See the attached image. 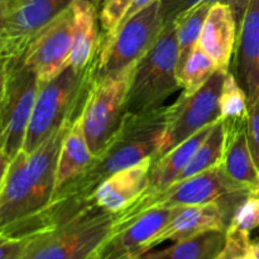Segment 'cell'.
<instances>
[{
    "instance_id": "cell-16",
    "label": "cell",
    "mask_w": 259,
    "mask_h": 259,
    "mask_svg": "<svg viewBox=\"0 0 259 259\" xmlns=\"http://www.w3.org/2000/svg\"><path fill=\"white\" fill-rule=\"evenodd\" d=\"M153 157L116 172L103 182L93 195V201L105 211L118 214L138 199L148 185Z\"/></svg>"
},
{
    "instance_id": "cell-6",
    "label": "cell",
    "mask_w": 259,
    "mask_h": 259,
    "mask_svg": "<svg viewBox=\"0 0 259 259\" xmlns=\"http://www.w3.org/2000/svg\"><path fill=\"white\" fill-rule=\"evenodd\" d=\"M179 39L175 23L164 25L156 45L137 62L126 96V113H146L163 106L181 89L177 77Z\"/></svg>"
},
{
    "instance_id": "cell-32",
    "label": "cell",
    "mask_w": 259,
    "mask_h": 259,
    "mask_svg": "<svg viewBox=\"0 0 259 259\" xmlns=\"http://www.w3.org/2000/svg\"><path fill=\"white\" fill-rule=\"evenodd\" d=\"M250 0H228V4L230 5L233 10V14H234L235 20H237L238 29H239L240 24L243 22V18H244L245 12H247V8L249 5Z\"/></svg>"
},
{
    "instance_id": "cell-36",
    "label": "cell",
    "mask_w": 259,
    "mask_h": 259,
    "mask_svg": "<svg viewBox=\"0 0 259 259\" xmlns=\"http://www.w3.org/2000/svg\"><path fill=\"white\" fill-rule=\"evenodd\" d=\"M257 195H259V190H258V191H257Z\"/></svg>"
},
{
    "instance_id": "cell-25",
    "label": "cell",
    "mask_w": 259,
    "mask_h": 259,
    "mask_svg": "<svg viewBox=\"0 0 259 259\" xmlns=\"http://www.w3.org/2000/svg\"><path fill=\"white\" fill-rule=\"evenodd\" d=\"M217 70L214 61L199 45L187 58L182 70L180 77V85L181 89H184L182 93L186 95H194L210 80Z\"/></svg>"
},
{
    "instance_id": "cell-33",
    "label": "cell",
    "mask_w": 259,
    "mask_h": 259,
    "mask_svg": "<svg viewBox=\"0 0 259 259\" xmlns=\"http://www.w3.org/2000/svg\"><path fill=\"white\" fill-rule=\"evenodd\" d=\"M153 2H156V0H134L133 4H132V7H131V9L128 10V13H126V15L124 17V19L121 20V23H123L124 20L129 19L131 17H133L136 13H138L139 10H142L143 8H146L147 5H149L151 3H153ZM121 23H120V24H121Z\"/></svg>"
},
{
    "instance_id": "cell-19",
    "label": "cell",
    "mask_w": 259,
    "mask_h": 259,
    "mask_svg": "<svg viewBox=\"0 0 259 259\" xmlns=\"http://www.w3.org/2000/svg\"><path fill=\"white\" fill-rule=\"evenodd\" d=\"M73 46L70 66L82 70L95 57L101 42L99 10L91 0H73Z\"/></svg>"
},
{
    "instance_id": "cell-11",
    "label": "cell",
    "mask_w": 259,
    "mask_h": 259,
    "mask_svg": "<svg viewBox=\"0 0 259 259\" xmlns=\"http://www.w3.org/2000/svg\"><path fill=\"white\" fill-rule=\"evenodd\" d=\"M73 0H29L13 14L0 19V57L22 60L32 40Z\"/></svg>"
},
{
    "instance_id": "cell-8",
    "label": "cell",
    "mask_w": 259,
    "mask_h": 259,
    "mask_svg": "<svg viewBox=\"0 0 259 259\" xmlns=\"http://www.w3.org/2000/svg\"><path fill=\"white\" fill-rule=\"evenodd\" d=\"M163 28L161 0H156L124 20L113 33L101 34L95 77L114 75L136 65L156 45Z\"/></svg>"
},
{
    "instance_id": "cell-30",
    "label": "cell",
    "mask_w": 259,
    "mask_h": 259,
    "mask_svg": "<svg viewBox=\"0 0 259 259\" xmlns=\"http://www.w3.org/2000/svg\"><path fill=\"white\" fill-rule=\"evenodd\" d=\"M247 137L253 159L259 169V95L248 104Z\"/></svg>"
},
{
    "instance_id": "cell-15",
    "label": "cell",
    "mask_w": 259,
    "mask_h": 259,
    "mask_svg": "<svg viewBox=\"0 0 259 259\" xmlns=\"http://www.w3.org/2000/svg\"><path fill=\"white\" fill-rule=\"evenodd\" d=\"M230 71L248 95V104L259 95V0H250L238 29Z\"/></svg>"
},
{
    "instance_id": "cell-9",
    "label": "cell",
    "mask_w": 259,
    "mask_h": 259,
    "mask_svg": "<svg viewBox=\"0 0 259 259\" xmlns=\"http://www.w3.org/2000/svg\"><path fill=\"white\" fill-rule=\"evenodd\" d=\"M134 66L94 78L81 114L83 132L94 156L105 146L126 113V96Z\"/></svg>"
},
{
    "instance_id": "cell-21",
    "label": "cell",
    "mask_w": 259,
    "mask_h": 259,
    "mask_svg": "<svg viewBox=\"0 0 259 259\" xmlns=\"http://www.w3.org/2000/svg\"><path fill=\"white\" fill-rule=\"evenodd\" d=\"M93 158L94 154L89 147L80 115L73 121L62 143L56 172V190L82 174L90 166Z\"/></svg>"
},
{
    "instance_id": "cell-24",
    "label": "cell",
    "mask_w": 259,
    "mask_h": 259,
    "mask_svg": "<svg viewBox=\"0 0 259 259\" xmlns=\"http://www.w3.org/2000/svg\"><path fill=\"white\" fill-rule=\"evenodd\" d=\"M225 147V129L222 119L217 121L212 125L209 136L205 138V141L200 144L197 151L195 152L194 157L189 162L185 171L177 181L190 179V177L199 175L201 172L211 169L214 167L222 164L223 154H224ZM176 181V182H177Z\"/></svg>"
},
{
    "instance_id": "cell-37",
    "label": "cell",
    "mask_w": 259,
    "mask_h": 259,
    "mask_svg": "<svg viewBox=\"0 0 259 259\" xmlns=\"http://www.w3.org/2000/svg\"><path fill=\"white\" fill-rule=\"evenodd\" d=\"M138 259H142V258H138Z\"/></svg>"
},
{
    "instance_id": "cell-31",
    "label": "cell",
    "mask_w": 259,
    "mask_h": 259,
    "mask_svg": "<svg viewBox=\"0 0 259 259\" xmlns=\"http://www.w3.org/2000/svg\"><path fill=\"white\" fill-rule=\"evenodd\" d=\"M201 3H228V0H161L164 25L171 24L181 13Z\"/></svg>"
},
{
    "instance_id": "cell-4",
    "label": "cell",
    "mask_w": 259,
    "mask_h": 259,
    "mask_svg": "<svg viewBox=\"0 0 259 259\" xmlns=\"http://www.w3.org/2000/svg\"><path fill=\"white\" fill-rule=\"evenodd\" d=\"M96 63L98 52L82 70L68 66L52 80L40 83L23 151H34L63 121L82 114L95 78Z\"/></svg>"
},
{
    "instance_id": "cell-17",
    "label": "cell",
    "mask_w": 259,
    "mask_h": 259,
    "mask_svg": "<svg viewBox=\"0 0 259 259\" xmlns=\"http://www.w3.org/2000/svg\"><path fill=\"white\" fill-rule=\"evenodd\" d=\"M238 39V24L228 3H214L202 27L200 46L218 70L229 71Z\"/></svg>"
},
{
    "instance_id": "cell-3",
    "label": "cell",
    "mask_w": 259,
    "mask_h": 259,
    "mask_svg": "<svg viewBox=\"0 0 259 259\" xmlns=\"http://www.w3.org/2000/svg\"><path fill=\"white\" fill-rule=\"evenodd\" d=\"M257 194L254 189L233 180L222 164L199 175L181 180L161 191L143 192L128 207L115 214L114 230L129 227L144 212L158 207H184L219 202L230 220L248 196ZM232 223V222H230Z\"/></svg>"
},
{
    "instance_id": "cell-29",
    "label": "cell",
    "mask_w": 259,
    "mask_h": 259,
    "mask_svg": "<svg viewBox=\"0 0 259 259\" xmlns=\"http://www.w3.org/2000/svg\"><path fill=\"white\" fill-rule=\"evenodd\" d=\"M229 227L250 233L259 228V195L253 194L243 201L233 217Z\"/></svg>"
},
{
    "instance_id": "cell-27",
    "label": "cell",
    "mask_w": 259,
    "mask_h": 259,
    "mask_svg": "<svg viewBox=\"0 0 259 259\" xmlns=\"http://www.w3.org/2000/svg\"><path fill=\"white\" fill-rule=\"evenodd\" d=\"M250 233L229 227L224 248L215 259H254L250 252Z\"/></svg>"
},
{
    "instance_id": "cell-7",
    "label": "cell",
    "mask_w": 259,
    "mask_h": 259,
    "mask_svg": "<svg viewBox=\"0 0 259 259\" xmlns=\"http://www.w3.org/2000/svg\"><path fill=\"white\" fill-rule=\"evenodd\" d=\"M37 73L22 60L2 61L0 161L8 163L23 148L39 91Z\"/></svg>"
},
{
    "instance_id": "cell-10",
    "label": "cell",
    "mask_w": 259,
    "mask_h": 259,
    "mask_svg": "<svg viewBox=\"0 0 259 259\" xmlns=\"http://www.w3.org/2000/svg\"><path fill=\"white\" fill-rule=\"evenodd\" d=\"M228 71L217 70L210 80L194 95L182 93L176 103V113L161 147L154 154L153 162L161 158L179 144L199 131L220 119L219 96Z\"/></svg>"
},
{
    "instance_id": "cell-5",
    "label": "cell",
    "mask_w": 259,
    "mask_h": 259,
    "mask_svg": "<svg viewBox=\"0 0 259 259\" xmlns=\"http://www.w3.org/2000/svg\"><path fill=\"white\" fill-rule=\"evenodd\" d=\"M114 225L115 214L93 202L67 222L30 234L20 259H89L114 233Z\"/></svg>"
},
{
    "instance_id": "cell-14",
    "label": "cell",
    "mask_w": 259,
    "mask_h": 259,
    "mask_svg": "<svg viewBox=\"0 0 259 259\" xmlns=\"http://www.w3.org/2000/svg\"><path fill=\"white\" fill-rule=\"evenodd\" d=\"M230 222L232 220L219 202L180 207L174 218L147 243L146 253L167 240L180 242L210 230L227 232Z\"/></svg>"
},
{
    "instance_id": "cell-18",
    "label": "cell",
    "mask_w": 259,
    "mask_h": 259,
    "mask_svg": "<svg viewBox=\"0 0 259 259\" xmlns=\"http://www.w3.org/2000/svg\"><path fill=\"white\" fill-rule=\"evenodd\" d=\"M225 129V147L222 166L235 181L259 190V169L255 166L247 137V119L223 121Z\"/></svg>"
},
{
    "instance_id": "cell-35",
    "label": "cell",
    "mask_w": 259,
    "mask_h": 259,
    "mask_svg": "<svg viewBox=\"0 0 259 259\" xmlns=\"http://www.w3.org/2000/svg\"><path fill=\"white\" fill-rule=\"evenodd\" d=\"M91 2H93L94 4H95V7L98 8V10H100L101 5L104 4V2H105V0H91Z\"/></svg>"
},
{
    "instance_id": "cell-2",
    "label": "cell",
    "mask_w": 259,
    "mask_h": 259,
    "mask_svg": "<svg viewBox=\"0 0 259 259\" xmlns=\"http://www.w3.org/2000/svg\"><path fill=\"white\" fill-rule=\"evenodd\" d=\"M78 116L63 121L34 151L20 149L2 163L0 228L20 222L45 209L56 190L58 157L66 134Z\"/></svg>"
},
{
    "instance_id": "cell-20",
    "label": "cell",
    "mask_w": 259,
    "mask_h": 259,
    "mask_svg": "<svg viewBox=\"0 0 259 259\" xmlns=\"http://www.w3.org/2000/svg\"><path fill=\"white\" fill-rule=\"evenodd\" d=\"M214 124L202 128L201 131H199L194 136L190 137L189 139L179 144L176 148H174L168 153L157 159L156 162H153V166H152L148 175V185L143 192L161 191V190L175 184L181 176L182 172L185 171L189 162L191 161L200 144L209 136Z\"/></svg>"
},
{
    "instance_id": "cell-34",
    "label": "cell",
    "mask_w": 259,
    "mask_h": 259,
    "mask_svg": "<svg viewBox=\"0 0 259 259\" xmlns=\"http://www.w3.org/2000/svg\"><path fill=\"white\" fill-rule=\"evenodd\" d=\"M250 252H252V255L254 257V259H259V238L252 239V243H250Z\"/></svg>"
},
{
    "instance_id": "cell-12",
    "label": "cell",
    "mask_w": 259,
    "mask_h": 259,
    "mask_svg": "<svg viewBox=\"0 0 259 259\" xmlns=\"http://www.w3.org/2000/svg\"><path fill=\"white\" fill-rule=\"evenodd\" d=\"M73 9L63 10L32 40L23 61L37 73L39 82H47L70 66L73 46Z\"/></svg>"
},
{
    "instance_id": "cell-26",
    "label": "cell",
    "mask_w": 259,
    "mask_h": 259,
    "mask_svg": "<svg viewBox=\"0 0 259 259\" xmlns=\"http://www.w3.org/2000/svg\"><path fill=\"white\" fill-rule=\"evenodd\" d=\"M219 110L223 121L245 120L248 116V95L230 70L219 96Z\"/></svg>"
},
{
    "instance_id": "cell-23",
    "label": "cell",
    "mask_w": 259,
    "mask_h": 259,
    "mask_svg": "<svg viewBox=\"0 0 259 259\" xmlns=\"http://www.w3.org/2000/svg\"><path fill=\"white\" fill-rule=\"evenodd\" d=\"M212 4L214 3H201V4L195 5L181 13L172 22L176 24L177 39H179V62H177L179 81L187 58L200 45L202 27Z\"/></svg>"
},
{
    "instance_id": "cell-28",
    "label": "cell",
    "mask_w": 259,
    "mask_h": 259,
    "mask_svg": "<svg viewBox=\"0 0 259 259\" xmlns=\"http://www.w3.org/2000/svg\"><path fill=\"white\" fill-rule=\"evenodd\" d=\"M134 0H105L99 10V22L103 30L101 34L108 35L120 25L121 20L131 9Z\"/></svg>"
},
{
    "instance_id": "cell-13",
    "label": "cell",
    "mask_w": 259,
    "mask_h": 259,
    "mask_svg": "<svg viewBox=\"0 0 259 259\" xmlns=\"http://www.w3.org/2000/svg\"><path fill=\"white\" fill-rule=\"evenodd\" d=\"M180 207H158L144 212L124 229L111 233L110 237L89 259H138L146 254V245Z\"/></svg>"
},
{
    "instance_id": "cell-1",
    "label": "cell",
    "mask_w": 259,
    "mask_h": 259,
    "mask_svg": "<svg viewBox=\"0 0 259 259\" xmlns=\"http://www.w3.org/2000/svg\"><path fill=\"white\" fill-rule=\"evenodd\" d=\"M176 103L146 113H125L90 166L76 179L56 190L43 209L55 219L71 218L93 204V195L116 172L154 157L176 113Z\"/></svg>"
},
{
    "instance_id": "cell-22",
    "label": "cell",
    "mask_w": 259,
    "mask_h": 259,
    "mask_svg": "<svg viewBox=\"0 0 259 259\" xmlns=\"http://www.w3.org/2000/svg\"><path fill=\"white\" fill-rule=\"evenodd\" d=\"M227 232L210 230L196 237L175 242L162 250H151L142 259H215L225 245Z\"/></svg>"
}]
</instances>
